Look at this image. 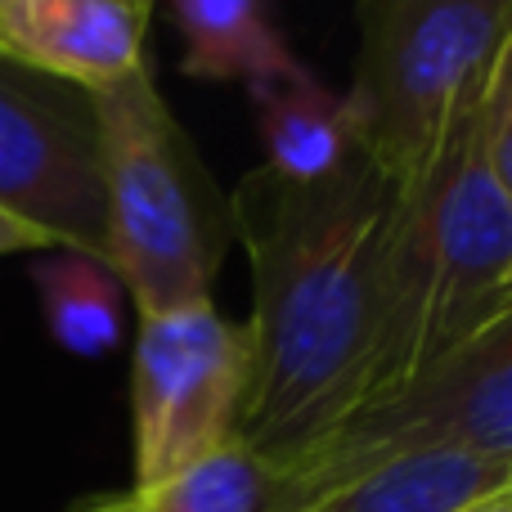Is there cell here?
Returning <instances> with one entry per match:
<instances>
[{
  "label": "cell",
  "mask_w": 512,
  "mask_h": 512,
  "mask_svg": "<svg viewBox=\"0 0 512 512\" xmlns=\"http://www.w3.org/2000/svg\"><path fill=\"white\" fill-rule=\"evenodd\" d=\"M396 189L355 149L319 180L252 171L230 203L252 261V378L239 441L274 472L324 441L355 405L378 315Z\"/></svg>",
  "instance_id": "obj_1"
},
{
  "label": "cell",
  "mask_w": 512,
  "mask_h": 512,
  "mask_svg": "<svg viewBox=\"0 0 512 512\" xmlns=\"http://www.w3.org/2000/svg\"><path fill=\"white\" fill-rule=\"evenodd\" d=\"M486 90L490 77L454 108L427 162L396 189L369 364L351 414L405 391L512 301V216L481 153Z\"/></svg>",
  "instance_id": "obj_2"
},
{
  "label": "cell",
  "mask_w": 512,
  "mask_h": 512,
  "mask_svg": "<svg viewBox=\"0 0 512 512\" xmlns=\"http://www.w3.org/2000/svg\"><path fill=\"white\" fill-rule=\"evenodd\" d=\"M108 212V270L140 319L212 301L221 216L212 212L198 153L189 149L149 68L90 95Z\"/></svg>",
  "instance_id": "obj_3"
},
{
  "label": "cell",
  "mask_w": 512,
  "mask_h": 512,
  "mask_svg": "<svg viewBox=\"0 0 512 512\" xmlns=\"http://www.w3.org/2000/svg\"><path fill=\"white\" fill-rule=\"evenodd\" d=\"M360 32L355 86L342 95L355 144L405 180L504 54L512 0H382L360 9Z\"/></svg>",
  "instance_id": "obj_4"
},
{
  "label": "cell",
  "mask_w": 512,
  "mask_h": 512,
  "mask_svg": "<svg viewBox=\"0 0 512 512\" xmlns=\"http://www.w3.org/2000/svg\"><path fill=\"white\" fill-rule=\"evenodd\" d=\"M423 450L512 463V301L405 391L342 418L324 441L292 459L279 472V512H297L378 463Z\"/></svg>",
  "instance_id": "obj_5"
},
{
  "label": "cell",
  "mask_w": 512,
  "mask_h": 512,
  "mask_svg": "<svg viewBox=\"0 0 512 512\" xmlns=\"http://www.w3.org/2000/svg\"><path fill=\"white\" fill-rule=\"evenodd\" d=\"M248 378V328L221 319L212 301L140 319L131 360L135 490H153L239 441Z\"/></svg>",
  "instance_id": "obj_6"
},
{
  "label": "cell",
  "mask_w": 512,
  "mask_h": 512,
  "mask_svg": "<svg viewBox=\"0 0 512 512\" xmlns=\"http://www.w3.org/2000/svg\"><path fill=\"white\" fill-rule=\"evenodd\" d=\"M0 212L104 261L108 212L90 95L0 59Z\"/></svg>",
  "instance_id": "obj_7"
},
{
  "label": "cell",
  "mask_w": 512,
  "mask_h": 512,
  "mask_svg": "<svg viewBox=\"0 0 512 512\" xmlns=\"http://www.w3.org/2000/svg\"><path fill=\"white\" fill-rule=\"evenodd\" d=\"M144 0H0V59L99 95L144 68Z\"/></svg>",
  "instance_id": "obj_8"
},
{
  "label": "cell",
  "mask_w": 512,
  "mask_h": 512,
  "mask_svg": "<svg viewBox=\"0 0 512 512\" xmlns=\"http://www.w3.org/2000/svg\"><path fill=\"white\" fill-rule=\"evenodd\" d=\"M512 481L508 459L459 450L400 454L310 499L297 512H463Z\"/></svg>",
  "instance_id": "obj_9"
},
{
  "label": "cell",
  "mask_w": 512,
  "mask_h": 512,
  "mask_svg": "<svg viewBox=\"0 0 512 512\" xmlns=\"http://www.w3.org/2000/svg\"><path fill=\"white\" fill-rule=\"evenodd\" d=\"M256 131L265 144V167L283 180H319L351 158L355 126L346 99L333 95L310 68L252 86Z\"/></svg>",
  "instance_id": "obj_10"
},
{
  "label": "cell",
  "mask_w": 512,
  "mask_h": 512,
  "mask_svg": "<svg viewBox=\"0 0 512 512\" xmlns=\"http://www.w3.org/2000/svg\"><path fill=\"white\" fill-rule=\"evenodd\" d=\"M185 50V72L203 81L265 86L301 72L274 14L261 0H176L167 9Z\"/></svg>",
  "instance_id": "obj_11"
},
{
  "label": "cell",
  "mask_w": 512,
  "mask_h": 512,
  "mask_svg": "<svg viewBox=\"0 0 512 512\" xmlns=\"http://www.w3.org/2000/svg\"><path fill=\"white\" fill-rule=\"evenodd\" d=\"M36 292H41L45 328L68 355L99 360L117 351L126 319V288L108 261L86 252H45L32 265Z\"/></svg>",
  "instance_id": "obj_12"
},
{
  "label": "cell",
  "mask_w": 512,
  "mask_h": 512,
  "mask_svg": "<svg viewBox=\"0 0 512 512\" xmlns=\"http://www.w3.org/2000/svg\"><path fill=\"white\" fill-rule=\"evenodd\" d=\"M126 512H279V472L243 441L189 463L153 490H131Z\"/></svg>",
  "instance_id": "obj_13"
},
{
  "label": "cell",
  "mask_w": 512,
  "mask_h": 512,
  "mask_svg": "<svg viewBox=\"0 0 512 512\" xmlns=\"http://www.w3.org/2000/svg\"><path fill=\"white\" fill-rule=\"evenodd\" d=\"M481 153H486V171L495 194L504 198L512 216V36L499 54L495 72H490L486 90V113H481Z\"/></svg>",
  "instance_id": "obj_14"
},
{
  "label": "cell",
  "mask_w": 512,
  "mask_h": 512,
  "mask_svg": "<svg viewBox=\"0 0 512 512\" xmlns=\"http://www.w3.org/2000/svg\"><path fill=\"white\" fill-rule=\"evenodd\" d=\"M18 252H59V243L50 234H41L36 225L18 221V216L0 212V256H18Z\"/></svg>",
  "instance_id": "obj_15"
},
{
  "label": "cell",
  "mask_w": 512,
  "mask_h": 512,
  "mask_svg": "<svg viewBox=\"0 0 512 512\" xmlns=\"http://www.w3.org/2000/svg\"><path fill=\"white\" fill-rule=\"evenodd\" d=\"M463 512H512V481L504 490H495V495H486V499H477V504H468Z\"/></svg>",
  "instance_id": "obj_16"
},
{
  "label": "cell",
  "mask_w": 512,
  "mask_h": 512,
  "mask_svg": "<svg viewBox=\"0 0 512 512\" xmlns=\"http://www.w3.org/2000/svg\"><path fill=\"white\" fill-rule=\"evenodd\" d=\"M99 512H126L122 504H108V508H99Z\"/></svg>",
  "instance_id": "obj_17"
}]
</instances>
